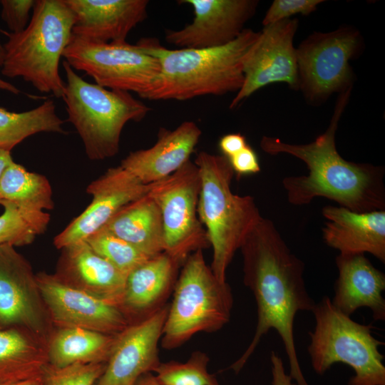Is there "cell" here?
I'll list each match as a JSON object with an SVG mask.
<instances>
[{
	"label": "cell",
	"instance_id": "cell-40",
	"mask_svg": "<svg viewBox=\"0 0 385 385\" xmlns=\"http://www.w3.org/2000/svg\"><path fill=\"white\" fill-rule=\"evenodd\" d=\"M12 161L11 152L0 150V181L4 170Z\"/></svg>",
	"mask_w": 385,
	"mask_h": 385
},
{
	"label": "cell",
	"instance_id": "cell-38",
	"mask_svg": "<svg viewBox=\"0 0 385 385\" xmlns=\"http://www.w3.org/2000/svg\"><path fill=\"white\" fill-rule=\"evenodd\" d=\"M135 385H166L163 383L155 375L148 373L143 375Z\"/></svg>",
	"mask_w": 385,
	"mask_h": 385
},
{
	"label": "cell",
	"instance_id": "cell-25",
	"mask_svg": "<svg viewBox=\"0 0 385 385\" xmlns=\"http://www.w3.org/2000/svg\"><path fill=\"white\" fill-rule=\"evenodd\" d=\"M48 364L46 344L24 329L0 328V383L41 375Z\"/></svg>",
	"mask_w": 385,
	"mask_h": 385
},
{
	"label": "cell",
	"instance_id": "cell-42",
	"mask_svg": "<svg viewBox=\"0 0 385 385\" xmlns=\"http://www.w3.org/2000/svg\"><path fill=\"white\" fill-rule=\"evenodd\" d=\"M4 55H5V51H4V45H1L0 43V66H1L2 65Z\"/></svg>",
	"mask_w": 385,
	"mask_h": 385
},
{
	"label": "cell",
	"instance_id": "cell-27",
	"mask_svg": "<svg viewBox=\"0 0 385 385\" xmlns=\"http://www.w3.org/2000/svg\"><path fill=\"white\" fill-rule=\"evenodd\" d=\"M63 123L51 99L19 113L0 107V150L11 152L28 137L42 132L66 133Z\"/></svg>",
	"mask_w": 385,
	"mask_h": 385
},
{
	"label": "cell",
	"instance_id": "cell-15",
	"mask_svg": "<svg viewBox=\"0 0 385 385\" xmlns=\"http://www.w3.org/2000/svg\"><path fill=\"white\" fill-rule=\"evenodd\" d=\"M150 184H144L120 165L110 168L87 187L92 196L88 207L53 239L58 249L85 241L123 207L146 195Z\"/></svg>",
	"mask_w": 385,
	"mask_h": 385
},
{
	"label": "cell",
	"instance_id": "cell-2",
	"mask_svg": "<svg viewBox=\"0 0 385 385\" xmlns=\"http://www.w3.org/2000/svg\"><path fill=\"white\" fill-rule=\"evenodd\" d=\"M351 91L349 88L339 93L328 128L312 143L289 144L268 136L260 140V148L265 153L289 154L307 166V175L283 180L290 203L306 205L317 197H324L356 212L384 209V170L368 163L346 161L336 148L337 126Z\"/></svg>",
	"mask_w": 385,
	"mask_h": 385
},
{
	"label": "cell",
	"instance_id": "cell-16",
	"mask_svg": "<svg viewBox=\"0 0 385 385\" xmlns=\"http://www.w3.org/2000/svg\"><path fill=\"white\" fill-rule=\"evenodd\" d=\"M192 6V23L167 30L166 41L180 48H210L230 43L245 29L258 5L255 0H183Z\"/></svg>",
	"mask_w": 385,
	"mask_h": 385
},
{
	"label": "cell",
	"instance_id": "cell-29",
	"mask_svg": "<svg viewBox=\"0 0 385 385\" xmlns=\"http://www.w3.org/2000/svg\"><path fill=\"white\" fill-rule=\"evenodd\" d=\"M0 205L4 207L0 215V245H29L46 230L51 217L46 211L22 210L4 200Z\"/></svg>",
	"mask_w": 385,
	"mask_h": 385
},
{
	"label": "cell",
	"instance_id": "cell-34",
	"mask_svg": "<svg viewBox=\"0 0 385 385\" xmlns=\"http://www.w3.org/2000/svg\"><path fill=\"white\" fill-rule=\"evenodd\" d=\"M1 17L11 33L17 34L27 26L29 14L34 9V0H1Z\"/></svg>",
	"mask_w": 385,
	"mask_h": 385
},
{
	"label": "cell",
	"instance_id": "cell-28",
	"mask_svg": "<svg viewBox=\"0 0 385 385\" xmlns=\"http://www.w3.org/2000/svg\"><path fill=\"white\" fill-rule=\"evenodd\" d=\"M29 211H45L54 207L51 185L41 174L29 172L14 160L4 170L0 181V201Z\"/></svg>",
	"mask_w": 385,
	"mask_h": 385
},
{
	"label": "cell",
	"instance_id": "cell-39",
	"mask_svg": "<svg viewBox=\"0 0 385 385\" xmlns=\"http://www.w3.org/2000/svg\"><path fill=\"white\" fill-rule=\"evenodd\" d=\"M0 385H43L42 374L22 381L0 383Z\"/></svg>",
	"mask_w": 385,
	"mask_h": 385
},
{
	"label": "cell",
	"instance_id": "cell-21",
	"mask_svg": "<svg viewBox=\"0 0 385 385\" xmlns=\"http://www.w3.org/2000/svg\"><path fill=\"white\" fill-rule=\"evenodd\" d=\"M336 265L339 276L331 300L333 306L349 317L358 309L367 307L375 321H384V274L362 253H339Z\"/></svg>",
	"mask_w": 385,
	"mask_h": 385
},
{
	"label": "cell",
	"instance_id": "cell-26",
	"mask_svg": "<svg viewBox=\"0 0 385 385\" xmlns=\"http://www.w3.org/2000/svg\"><path fill=\"white\" fill-rule=\"evenodd\" d=\"M116 336L80 327L58 328L46 344L48 364L63 367L78 363H106Z\"/></svg>",
	"mask_w": 385,
	"mask_h": 385
},
{
	"label": "cell",
	"instance_id": "cell-8",
	"mask_svg": "<svg viewBox=\"0 0 385 385\" xmlns=\"http://www.w3.org/2000/svg\"><path fill=\"white\" fill-rule=\"evenodd\" d=\"M315 326L307 346L314 371L324 374L334 364L349 366L354 374L348 385H385L384 344L372 334V327L358 323L337 309L324 296L312 310Z\"/></svg>",
	"mask_w": 385,
	"mask_h": 385
},
{
	"label": "cell",
	"instance_id": "cell-5",
	"mask_svg": "<svg viewBox=\"0 0 385 385\" xmlns=\"http://www.w3.org/2000/svg\"><path fill=\"white\" fill-rule=\"evenodd\" d=\"M74 14L65 0H37L22 31L5 33L1 73L21 77L41 93L63 95L59 64L72 36Z\"/></svg>",
	"mask_w": 385,
	"mask_h": 385
},
{
	"label": "cell",
	"instance_id": "cell-17",
	"mask_svg": "<svg viewBox=\"0 0 385 385\" xmlns=\"http://www.w3.org/2000/svg\"><path fill=\"white\" fill-rule=\"evenodd\" d=\"M168 304L150 317L129 324L116 336L104 371L95 385H135L160 364L158 344Z\"/></svg>",
	"mask_w": 385,
	"mask_h": 385
},
{
	"label": "cell",
	"instance_id": "cell-4",
	"mask_svg": "<svg viewBox=\"0 0 385 385\" xmlns=\"http://www.w3.org/2000/svg\"><path fill=\"white\" fill-rule=\"evenodd\" d=\"M194 163L200 178L197 214L212 249L210 268L225 282L236 251L262 217L252 197L232 192L235 173L226 157L201 151Z\"/></svg>",
	"mask_w": 385,
	"mask_h": 385
},
{
	"label": "cell",
	"instance_id": "cell-18",
	"mask_svg": "<svg viewBox=\"0 0 385 385\" xmlns=\"http://www.w3.org/2000/svg\"><path fill=\"white\" fill-rule=\"evenodd\" d=\"M74 14L72 34L95 43L126 41L147 17V0H65Z\"/></svg>",
	"mask_w": 385,
	"mask_h": 385
},
{
	"label": "cell",
	"instance_id": "cell-9",
	"mask_svg": "<svg viewBox=\"0 0 385 385\" xmlns=\"http://www.w3.org/2000/svg\"><path fill=\"white\" fill-rule=\"evenodd\" d=\"M63 57L73 70L82 71L110 90L136 93L143 98L160 74L158 60L126 41L95 43L71 38Z\"/></svg>",
	"mask_w": 385,
	"mask_h": 385
},
{
	"label": "cell",
	"instance_id": "cell-3",
	"mask_svg": "<svg viewBox=\"0 0 385 385\" xmlns=\"http://www.w3.org/2000/svg\"><path fill=\"white\" fill-rule=\"evenodd\" d=\"M259 34L245 29L227 45L200 49H168L153 38H141L136 44L160 66L157 81L142 98L186 101L237 92L244 82V58Z\"/></svg>",
	"mask_w": 385,
	"mask_h": 385
},
{
	"label": "cell",
	"instance_id": "cell-1",
	"mask_svg": "<svg viewBox=\"0 0 385 385\" xmlns=\"http://www.w3.org/2000/svg\"><path fill=\"white\" fill-rule=\"evenodd\" d=\"M243 280L255 297L257 322L253 337L242 354L229 367L239 373L262 338L272 329L283 343L289 375L296 385H309L298 360L294 321L301 311L315 305L304 280V262L294 255L274 223L262 217L241 245Z\"/></svg>",
	"mask_w": 385,
	"mask_h": 385
},
{
	"label": "cell",
	"instance_id": "cell-35",
	"mask_svg": "<svg viewBox=\"0 0 385 385\" xmlns=\"http://www.w3.org/2000/svg\"><path fill=\"white\" fill-rule=\"evenodd\" d=\"M227 159L234 173L239 176L255 174L260 170L258 157L249 145Z\"/></svg>",
	"mask_w": 385,
	"mask_h": 385
},
{
	"label": "cell",
	"instance_id": "cell-7",
	"mask_svg": "<svg viewBox=\"0 0 385 385\" xmlns=\"http://www.w3.org/2000/svg\"><path fill=\"white\" fill-rule=\"evenodd\" d=\"M202 250L187 257L178 276L160 339L165 349L180 346L197 333L217 332L230 321L232 289L215 277Z\"/></svg>",
	"mask_w": 385,
	"mask_h": 385
},
{
	"label": "cell",
	"instance_id": "cell-36",
	"mask_svg": "<svg viewBox=\"0 0 385 385\" xmlns=\"http://www.w3.org/2000/svg\"><path fill=\"white\" fill-rule=\"evenodd\" d=\"M247 145L245 137L240 133L226 134L219 141L220 150L227 158L242 150Z\"/></svg>",
	"mask_w": 385,
	"mask_h": 385
},
{
	"label": "cell",
	"instance_id": "cell-31",
	"mask_svg": "<svg viewBox=\"0 0 385 385\" xmlns=\"http://www.w3.org/2000/svg\"><path fill=\"white\" fill-rule=\"evenodd\" d=\"M209 361L205 352L196 351L185 362H160L154 372L166 385H220L207 370Z\"/></svg>",
	"mask_w": 385,
	"mask_h": 385
},
{
	"label": "cell",
	"instance_id": "cell-22",
	"mask_svg": "<svg viewBox=\"0 0 385 385\" xmlns=\"http://www.w3.org/2000/svg\"><path fill=\"white\" fill-rule=\"evenodd\" d=\"M62 250L55 274L64 282L119 309L127 276L98 255L86 241Z\"/></svg>",
	"mask_w": 385,
	"mask_h": 385
},
{
	"label": "cell",
	"instance_id": "cell-33",
	"mask_svg": "<svg viewBox=\"0 0 385 385\" xmlns=\"http://www.w3.org/2000/svg\"><path fill=\"white\" fill-rule=\"evenodd\" d=\"M323 0H274L267 9L262 25L267 26L277 21L289 19L300 14L309 15L314 12Z\"/></svg>",
	"mask_w": 385,
	"mask_h": 385
},
{
	"label": "cell",
	"instance_id": "cell-41",
	"mask_svg": "<svg viewBox=\"0 0 385 385\" xmlns=\"http://www.w3.org/2000/svg\"><path fill=\"white\" fill-rule=\"evenodd\" d=\"M0 90H4L17 95L20 93V90L13 84L3 80L0 78Z\"/></svg>",
	"mask_w": 385,
	"mask_h": 385
},
{
	"label": "cell",
	"instance_id": "cell-24",
	"mask_svg": "<svg viewBox=\"0 0 385 385\" xmlns=\"http://www.w3.org/2000/svg\"><path fill=\"white\" fill-rule=\"evenodd\" d=\"M103 227L149 257L164 252L160 212L148 193L123 207Z\"/></svg>",
	"mask_w": 385,
	"mask_h": 385
},
{
	"label": "cell",
	"instance_id": "cell-11",
	"mask_svg": "<svg viewBox=\"0 0 385 385\" xmlns=\"http://www.w3.org/2000/svg\"><path fill=\"white\" fill-rule=\"evenodd\" d=\"M200 190L199 171L190 160L170 176L151 183L148 192L160 212L164 252L182 265L190 254L210 246L197 214Z\"/></svg>",
	"mask_w": 385,
	"mask_h": 385
},
{
	"label": "cell",
	"instance_id": "cell-20",
	"mask_svg": "<svg viewBox=\"0 0 385 385\" xmlns=\"http://www.w3.org/2000/svg\"><path fill=\"white\" fill-rule=\"evenodd\" d=\"M201 134L193 121H184L172 130L162 128L152 147L130 152L120 165L144 184L162 180L190 160Z\"/></svg>",
	"mask_w": 385,
	"mask_h": 385
},
{
	"label": "cell",
	"instance_id": "cell-12",
	"mask_svg": "<svg viewBox=\"0 0 385 385\" xmlns=\"http://www.w3.org/2000/svg\"><path fill=\"white\" fill-rule=\"evenodd\" d=\"M51 324L31 265L14 246L0 245V328L24 329L47 344Z\"/></svg>",
	"mask_w": 385,
	"mask_h": 385
},
{
	"label": "cell",
	"instance_id": "cell-23",
	"mask_svg": "<svg viewBox=\"0 0 385 385\" xmlns=\"http://www.w3.org/2000/svg\"><path fill=\"white\" fill-rule=\"evenodd\" d=\"M329 221L323 238L339 253L371 254L385 262V211L356 212L343 207L327 206L322 210Z\"/></svg>",
	"mask_w": 385,
	"mask_h": 385
},
{
	"label": "cell",
	"instance_id": "cell-10",
	"mask_svg": "<svg viewBox=\"0 0 385 385\" xmlns=\"http://www.w3.org/2000/svg\"><path fill=\"white\" fill-rule=\"evenodd\" d=\"M362 38L353 26L329 32H314L296 48L299 90L319 104L334 93L353 87L349 61L359 53Z\"/></svg>",
	"mask_w": 385,
	"mask_h": 385
},
{
	"label": "cell",
	"instance_id": "cell-37",
	"mask_svg": "<svg viewBox=\"0 0 385 385\" xmlns=\"http://www.w3.org/2000/svg\"><path fill=\"white\" fill-rule=\"evenodd\" d=\"M270 361L272 385H296L290 375L286 373L283 361L276 352H271Z\"/></svg>",
	"mask_w": 385,
	"mask_h": 385
},
{
	"label": "cell",
	"instance_id": "cell-13",
	"mask_svg": "<svg viewBox=\"0 0 385 385\" xmlns=\"http://www.w3.org/2000/svg\"><path fill=\"white\" fill-rule=\"evenodd\" d=\"M297 19H283L265 26L243 61L244 82L232 100L234 108L259 89L285 83L299 90L296 48L293 41L298 28Z\"/></svg>",
	"mask_w": 385,
	"mask_h": 385
},
{
	"label": "cell",
	"instance_id": "cell-32",
	"mask_svg": "<svg viewBox=\"0 0 385 385\" xmlns=\"http://www.w3.org/2000/svg\"><path fill=\"white\" fill-rule=\"evenodd\" d=\"M106 364L78 363L63 367L48 364L42 373L43 385H95Z\"/></svg>",
	"mask_w": 385,
	"mask_h": 385
},
{
	"label": "cell",
	"instance_id": "cell-19",
	"mask_svg": "<svg viewBox=\"0 0 385 385\" xmlns=\"http://www.w3.org/2000/svg\"><path fill=\"white\" fill-rule=\"evenodd\" d=\"M181 265L163 252L128 274L119 309L129 324L147 319L166 304Z\"/></svg>",
	"mask_w": 385,
	"mask_h": 385
},
{
	"label": "cell",
	"instance_id": "cell-30",
	"mask_svg": "<svg viewBox=\"0 0 385 385\" xmlns=\"http://www.w3.org/2000/svg\"><path fill=\"white\" fill-rule=\"evenodd\" d=\"M85 241L98 255L126 276L150 258L104 227Z\"/></svg>",
	"mask_w": 385,
	"mask_h": 385
},
{
	"label": "cell",
	"instance_id": "cell-14",
	"mask_svg": "<svg viewBox=\"0 0 385 385\" xmlns=\"http://www.w3.org/2000/svg\"><path fill=\"white\" fill-rule=\"evenodd\" d=\"M51 323L58 328L80 327L118 335L129 323L115 306L76 288L55 274H36Z\"/></svg>",
	"mask_w": 385,
	"mask_h": 385
},
{
	"label": "cell",
	"instance_id": "cell-6",
	"mask_svg": "<svg viewBox=\"0 0 385 385\" xmlns=\"http://www.w3.org/2000/svg\"><path fill=\"white\" fill-rule=\"evenodd\" d=\"M66 81L62 99L68 120L75 127L88 158L101 160L115 155L124 126L140 121L150 111L129 92L110 90L85 81L64 61Z\"/></svg>",
	"mask_w": 385,
	"mask_h": 385
}]
</instances>
